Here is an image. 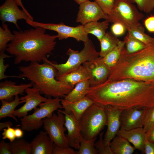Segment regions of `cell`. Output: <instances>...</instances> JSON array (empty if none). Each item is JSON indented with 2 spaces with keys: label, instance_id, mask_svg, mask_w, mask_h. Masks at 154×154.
Listing matches in <instances>:
<instances>
[{
  "label": "cell",
  "instance_id": "obj_2",
  "mask_svg": "<svg viewBox=\"0 0 154 154\" xmlns=\"http://www.w3.org/2000/svg\"><path fill=\"white\" fill-rule=\"evenodd\" d=\"M34 28L13 31L14 38L6 50L14 57L15 64L23 61L44 62L54 48L57 35L46 33V29L42 27Z\"/></svg>",
  "mask_w": 154,
  "mask_h": 154
},
{
  "label": "cell",
  "instance_id": "obj_17",
  "mask_svg": "<svg viewBox=\"0 0 154 154\" xmlns=\"http://www.w3.org/2000/svg\"><path fill=\"white\" fill-rule=\"evenodd\" d=\"M57 111L61 112L64 114V125L68 131L66 135L70 146L78 150L82 138L80 121L75 118L72 113L67 114L64 110L60 109L57 110Z\"/></svg>",
  "mask_w": 154,
  "mask_h": 154
},
{
  "label": "cell",
  "instance_id": "obj_14",
  "mask_svg": "<svg viewBox=\"0 0 154 154\" xmlns=\"http://www.w3.org/2000/svg\"><path fill=\"white\" fill-rule=\"evenodd\" d=\"M15 0H6L0 7V19L3 23L5 22L12 23L20 30L17 23L18 21L22 19L26 21L29 18L25 12L19 8Z\"/></svg>",
  "mask_w": 154,
  "mask_h": 154
},
{
  "label": "cell",
  "instance_id": "obj_5",
  "mask_svg": "<svg viewBox=\"0 0 154 154\" xmlns=\"http://www.w3.org/2000/svg\"><path fill=\"white\" fill-rule=\"evenodd\" d=\"M84 47L80 51L69 48L66 54L69 58L64 63L57 64L46 59V61L53 66L57 71L56 78H60L79 67L84 62L97 58L100 56L93 42L89 39L84 42Z\"/></svg>",
  "mask_w": 154,
  "mask_h": 154
},
{
  "label": "cell",
  "instance_id": "obj_31",
  "mask_svg": "<svg viewBox=\"0 0 154 154\" xmlns=\"http://www.w3.org/2000/svg\"><path fill=\"white\" fill-rule=\"evenodd\" d=\"M96 137L89 139H85L82 136L80 146L77 154H97V150L94 146Z\"/></svg>",
  "mask_w": 154,
  "mask_h": 154
},
{
  "label": "cell",
  "instance_id": "obj_32",
  "mask_svg": "<svg viewBox=\"0 0 154 154\" xmlns=\"http://www.w3.org/2000/svg\"><path fill=\"white\" fill-rule=\"evenodd\" d=\"M14 35L8 28L6 24L3 23L0 27V52L6 50L8 43L14 38Z\"/></svg>",
  "mask_w": 154,
  "mask_h": 154
},
{
  "label": "cell",
  "instance_id": "obj_6",
  "mask_svg": "<svg viewBox=\"0 0 154 154\" xmlns=\"http://www.w3.org/2000/svg\"><path fill=\"white\" fill-rule=\"evenodd\" d=\"M79 121L81 135L84 139L96 137L106 125L105 106L94 102L85 111Z\"/></svg>",
  "mask_w": 154,
  "mask_h": 154
},
{
  "label": "cell",
  "instance_id": "obj_47",
  "mask_svg": "<svg viewBox=\"0 0 154 154\" xmlns=\"http://www.w3.org/2000/svg\"><path fill=\"white\" fill-rule=\"evenodd\" d=\"M16 3L18 6H20L22 7V10L27 14L29 16V19L31 20H33V17L29 13L23 6L22 2L21 0H17Z\"/></svg>",
  "mask_w": 154,
  "mask_h": 154
},
{
  "label": "cell",
  "instance_id": "obj_19",
  "mask_svg": "<svg viewBox=\"0 0 154 154\" xmlns=\"http://www.w3.org/2000/svg\"><path fill=\"white\" fill-rule=\"evenodd\" d=\"M32 154H52L55 144L47 132L40 131L30 143Z\"/></svg>",
  "mask_w": 154,
  "mask_h": 154
},
{
  "label": "cell",
  "instance_id": "obj_37",
  "mask_svg": "<svg viewBox=\"0 0 154 154\" xmlns=\"http://www.w3.org/2000/svg\"><path fill=\"white\" fill-rule=\"evenodd\" d=\"M13 56L5 54L4 51L0 52V80L6 79L9 78H21L19 76H8L5 75V72L9 65L7 64H4V59L9 58Z\"/></svg>",
  "mask_w": 154,
  "mask_h": 154
},
{
  "label": "cell",
  "instance_id": "obj_21",
  "mask_svg": "<svg viewBox=\"0 0 154 154\" xmlns=\"http://www.w3.org/2000/svg\"><path fill=\"white\" fill-rule=\"evenodd\" d=\"M117 135L126 139L133 144L135 149H138L143 153L146 139L145 132L143 127L129 130L120 129Z\"/></svg>",
  "mask_w": 154,
  "mask_h": 154
},
{
  "label": "cell",
  "instance_id": "obj_49",
  "mask_svg": "<svg viewBox=\"0 0 154 154\" xmlns=\"http://www.w3.org/2000/svg\"><path fill=\"white\" fill-rule=\"evenodd\" d=\"M77 3L80 5V4L88 0H74Z\"/></svg>",
  "mask_w": 154,
  "mask_h": 154
},
{
  "label": "cell",
  "instance_id": "obj_29",
  "mask_svg": "<svg viewBox=\"0 0 154 154\" xmlns=\"http://www.w3.org/2000/svg\"><path fill=\"white\" fill-rule=\"evenodd\" d=\"M125 46L123 50L128 54L135 52L145 48L146 44L128 32L124 40Z\"/></svg>",
  "mask_w": 154,
  "mask_h": 154
},
{
  "label": "cell",
  "instance_id": "obj_8",
  "mask_svg": "<svg viewBox=\"0 0 154 154\" xmlns=\"http://www.w3.org/2000/svg\"><path fill=\"white\" fill-rule=\"evenodd\" d=\"M113 23L120 22L127 29L141 25L139 21L144 17L132 3L126 0H116L110 16Z\"/></svg>",
  "mask_w": 154,
  "mask_h": 154
},
{
  "label": "cell",
  "instance_id": "obj_39",
  "mask_svg": "<svg viewBox=\"0 0 154 154\" xmlns=\"http://www.w3.org/2000/svg\"><path fill=\"white\" fill-rule=\"evenodd\" d=\"M112 25L111 30L112 33L116 37L123 35L127 30L125 26L119 22H115Z\"/></svg>",
  "mask_w": 154,
  "mask_h": 154
},
{
  "label": "cell",
  "instance_id": "obj_15",
  "mask_svg": "<svg viewBox=\"0 0 154 154\" xmlns=\"http://www.w3.org/2000/svg\"><path fill=\"white\" fill-rule=\"evenodd\" d=\"M146 108L135 107L122 110L120 116V129L129 130L143 127Z\"/></svg>",
  "mask_w": 154,
  "mask_h": 154
},
{
  "label": "cell",
  "instance_id": "obj_9",
  "mask_svg": "<svg viewBox=\"0 0 154 154\" xmlns=\"http://www.w3.org/2000/svg\"><path fill=\"white\" fill-rule=\"evenodd\" d=\"M26 21L27 23L34 27H40L56 32L58 38L60 40L70 37L84 42L89 39L88 34L86 32L84 25H82L72 27L65 25L62 23L58 24L45 23L34 21L29 19Z\"/></svg>",
  "mask_w": 154,
  "mask_h": 154
},
{
  "label": "cell",
  "instance_id": "obj_12",
  "mask_svg": "<svg viewBox=\"0 0 154 154\" xmlns=\"http://www.w3.org/2000/svg\"><path fill=\"white\" fill-rule=\"evenodd\" d=\"M82 64L88 74L90 87L100 85L107 80L111 68L105 63L102 57L99 56Z\"/></svg>",
  "mask_w": 154,
  "mask_h": 154
},
{
  "label": "cell",
  "instance_id": "obj_27",
  "mask_svg": "<svg viewBox=\"0 0 154 154\" xmlns=\"http://www.w3.org/2000/svg\"><path fill=\"white\" fill-rule=\"evenodd\" d=\"M119 40L112 33L106 32L99 41L100 46V56L104 57L117 45Z\"/></svg>",
  "mask_w": 154,
  "mask_h": 154
},
{
  "label": "cell",
  "instance_id": "obj_41",
  "mask_svg": "<svg viewBox=\"0 0 154 154\" xmlns=\"http://www.w3.org/2000/svg\"><path fill=\"white\" fill-rule=\"evenodd\" d=\"M2 138L3 139H8L10 142H12L16 138L15 134V129L11 127H9L7 128H4L2 133Z\"/></svg>",
  "mask_w": 154,
  "mask_h": 154
},
{
  "label": "cell",
  "instance_id": "obj_25",
  "mask_svg": "<svg viewBox=\"0 0 154 154\" xmlns=\"http://www.w3.org/2000/svg\"><path fill=\"white\" fill-rule=\"evenodd\" d=\"M1 101V106L0 109V119L9 117L18 122L17 118L13 114L16 108L19 105L25 103V101L21 100L18 95L15 96L14 99L10 102L4 100Z\"/></svg>",
  "mask_w": 154,
  "mask_h": 154
},
{
  "label": "cell",
  "instance_id": "obj_7",
  "mask_svg": "<svg viewBox=\"0 0 154 154\" xmlns=\"http://www.w3.org/2000/svg\"><path fill=\"white\" fill-rule=\"evenodd\" d=\"M61 99L58 97L48 98L38 105L39 108L35 109L32 114L21 118V129L29 131L40 128L43 125V119L51 117L54 111L63 108Z\"/></svg>",
  "mask_w": 154,
  "mask_h": 154
},
{
  "label": "cell",
  "instance_id": "obj_42",
  "mask_svg": "<svg viewBox=\"0 0 154 154\" xmlns=\"http://www.w3.org/2000/svg\"><path fill=\"white\" fill-rule=\"evenodd\" d=\"M144 25L149 32L154 33V15L146 18L144 21Z\"/></svg>",
  "mask_w": 154,
  "mask_h": 154
},
{
  "label": "cell",
  "instance_id": "obj_48",
  "mask_svg": "<svg viewBox=\"0 0 154 154\" xmlns=\"http://www.w3.org/2000/svg\"><path fill=\"white\" fill-rule=\"evenodd\" d=\"M23 131L19 128L15 129V134L16 138H20L22 137L23 135Z\"/></svg>",
  "mask_w": 154,
  "mask_h": 154
},
{
  "label": "cell",
  "instance_id": "obj_10",
  "mask_svg": "<svg viewBox=\"0 0 154 154\" xmlns=\"http://www.w3.org/2000/svg\"><path fill=\"white\" fill-rule=\"evenodd\" d=\"M43 128L50 139L55 145L66 147L70 146L65 131V117L62 113H53L50 117L42 119Z\"/></svg>",
  "mask_w": 154,
  "mask_h": 154
},
{
  "label": "cell",
  "instance_id": "obj_11",
  "mask_svg": "<svg viewBox=\"0 0 154 154\" xmlns=\"http://www.w3.org/2000/svg\"><path fill=\"white\" fill-rule=\"evenodd\" d=\"M76 22L82 25L92 22L98 21L103 19L113 23L112 19L110 16L106 14L95 1L89 0L79 5Z\"/></svg>",
  "mask_w": 154,
  "mask_h": 154
},
{
  "label": "cell",
  "instance_id": "obj_16",
  "mask_svg": "<svg viewBox=\"0 0 154 154\" xmlns=\"http://www.w3.org/2000/svg\"><path fill=\"white\" fill-rule=\"evenodd\" d=\"M107 116V129L104 137V143L110 146V142L120 129V116L122 111L110 106H105Z\"/></svg>",
  "mask_w": 154,
  "mask_h": 154
},
{
  "label": "cell",
  "instance_id": "obj_34",
  "mask_svg": "<svg viewBox=\"0 0 154 154\" xmlns=\"http://www.w3.org/2000/svg\"><path fill=\"white\" fill-rule=\"evenodd\" d=\"M154 125V105L146 108L143 119V128L145 132Z\"/></svg>",
  "mask_w": 154,
  "mask_h": 154
},
{
  "label": "cell",
  "instance_id": "obj_1",
  "mask_svg": "<svg viewBox=\"0 0 154 154\" xmlns=\"http://www.w3.org/2000/svg\"><path fill=\"white\" fill-rule=\"evenodd\" d=\"M96 102L123 110L154 105V82L131 79L104 83L90 87L86 96Z\"/></svg>",
  "mask_w": 154,
  "mask_h": 154
},
{
  "label": "cell",
  "instance_id": "obj_45",
  "mask_svg": "<svg viewBox=\"0 0 154 154\" xmlns=\"http://www.w3.org/2000/svg\"><path fill=\"white\" fill-rule=\"evenodd\" d=\"M145 137L146 140L154 143V125L145 132Z\"/></svg>",
  "mask_w": 154,
  "mask_h": 154
},
{
  "label": "cell",
  "instance_id": "obj_35",
  "mask_svg": "<svg viewBox=\"0 0 154 154\" xmlns=\"http://www.w3.org/2000/svg\"><path fill=\"white\" fill-rule=\"evenodd\" d=\"M126 0L132 3H136L140 11L147 13L154 9V0Z\"/></svg>",
  "mask_w": 154,
  "mask_h": 154
},
{
  "label": "cell",
  "instance_id": "obj_50",
  "mask_svg": "<svg viewBox=\"0 0 154 154\" xmlns=\"http://www.w3.org/2000/svg\"><path fill=\"white\" fill-rule=\"evenodd\" d=\"M15 1H16V2L17 0H15Z\"/></svg>",
  "mask_w": 154,
  "mask_h": 154
},
{
  "label": "cell",
  "instance_id": "obj_24",
  "mask_svg": "<svg viewBox=\"0 0 154 154\" xmlns=\"http://www.w3.org/2000/svg\"><path fill=\"white\" fill-rule=\"evenodd\" d=\"M75 86L72 90L65 96V99L70 102H74L85 97L90 87L89 80L80 82Z\"/></svg>",
  "mask_w": 154,
  "mask_h": 154
},
{
  "label": "cell",
  "instance_id": "obj_40",
  "mask_svg": "<svg viewBox=\"0 0 154 154\" xmlns=\"http://www.w3.org/2000/svg\"><path fill=\"white\" fill-rule=\"evenodd\" d=\"M70 146L63 147L55 145L52 154H77L75 151Z\"/></svg>",
  "mask_w": 154,
  "mask_h": 154
},
{
  "label": "cell",
  "instance_id": "obj_23",
  "mask_svg": "<svg viewBox=\"0 0 154 154\" xmlns=\"http://www.w3.org/2000/svg\"><path fill=\"white\" fill-rule=\"evenodd\" d=\"M113 154H132L135 149L125 138L116 135L110 143Z\"/></svg>",
  "mask_w": 154,
  "mask_h": 154
},
{
  "label": "cell",
  "instance_id": "obj_30",
  "mask_svg": "<svg viewBox=\"0 0 154 154\" xmlns=\"http://www.w3.org/2000/svg\"><path fill=\"white\" fill-rule=\"evenodd\" d=\"M9 143L12 154H31L30 143L23 138H17Z\"/></svg>",
  "mask_w": 154,
  "mask_h": 154
},
{
  "label": "cell",
  "instance_id": "obj_36",
  "mask_svg": "<svg viewBox=\"0 0 154 154\" xmlns=\"http://www.w3.org/2000/svg\"><path fill=\"white\" fill-rule=\"evenodd\" d=\"M103 134V132L99 134L98 139L94 143L95 147L98 150V154H113L110 146H107L104 143Z\"/></svg>",
  "mask_w": 154,
  "mask_h": 154
},
{
  "label": "cell",
  "instance_id": "obj_3",
  "mask_svg": "<svg viewBox=\"0 0 154 154\" xmlns=\"http://www.w3.org/2000/svg\"><path fill=\"white\" fill-rule=\"evenodd\" d=\"M125 79L154 82V37L145 48L137 52L128 54L122 50L107 80Z\"/></svg>",
  "mask_w": 154,
  "mask_h": 154
},
{
  "label": "cell",
  "instance_id": "obj_43",
  "mask_svg": "<svg viewBox=\"0 0 154 154\" xmlns=\"http://www.w3.org/2000/svg\"><path fill=\"white\" fill-rule=\"evenodd\" d=\"M0 154H12L9 143H7L3 140H1L0 143Z\"/></svg>",
  "mask_w": 154,
  "mask_h": 154
},
{
  "label": "cell",
  "instance_id": "obj_46",
  "mask_svg": "<svg viewBox=\"0 0 154 154\" xmlns=\"http://www.w3.org/2000/svg\"><path fill=\"white\" fill-rule=\"evenodd\" d=\"M13 125V123L10 121H8L3 122L0 123V131L3 130L4 128L9 127H11Z\"/></svg>",
  "mask_w": 154,
  "mask_h": 154
},
{
  "label": "cell",
  "instance_id": "obj_28",
  "mask_svg": "<svg viewBox=\"0 0 154 154\" xmlns=\"http://www.w3.org/2000/svg\"><path fill=\"white\" fill-rule=\"evenodd\" d=\"M124 46V41L119 40L117 45L102 57L105 63L111 69L116 65L119 60Z\"/></svg>",
  "mask_w": 154,
  "mask_h": 154
},
{
  "label": "cell",
  "instance_id": "obj_33",
  "mask_svg": "<svg viewBox=\"0 0 154 154\" xmlns=\"http://www.w3.org/2000/svg\"><path fill=\"white\" fill-rule=\"evenodd\" d=\"M127 31L135 38L146 45L150 42L153 38L145 33L144 29L141 25L137 28L128 29Z\"/></svg>",
  "mask_w": 154,
  "mask_h": 154
},
{
  "label": "cell",
  "instance_id": "obj_26",
  "mask_svg": "<svg viewBox=\"0 0 154 154\" xmlns=\"http://www.w3.org/2000/svg\"><path fill=\"white\" fill-rule=\"evenodd\" d=\"M109 22L108 21L105 20L101 22H89L83 25L86 33L93 35L99 41L106 34Z\"/></svg>",
  "mask_w": 154,
  "mask_h": 154
},
{
  "label": "cell",
  "instance_id": "obj_13",
  "mask_svg": "<svg viewBox=\"0 0 154 154\" xmlns=\"http://www.w3.org/2000/svg\"><path fill=\"white\" fill-rule=\"evenodd\" d=\"M26 95L20 98L25 101V104L20 108L15 110L13 115L21 118L27 115L29 112L35 109L41 103L46 101L48 98L41 95L38 88L33 87L27 88L25 91Z\"/></svg>",
  "mask_w": 154,
  "mask_h": 154
},
{
  "label": "cell",
  "instance_id": "obj_18",
  "mask_svg": "<svg viewBox=\"0 0 154 154\" xmlns=\"http://www.w3.org/2000/svg\"><path fill=\"white\" fill-rule=\"evenodd\" d=\"M32 86L31 82L17 85L15 82L5 80L0 83V100L9 101L14 96L23 94L27 88Z\"/></svg>",
  "mask_w": 154,
  "mask_h": 154
},
{
  "label": "cell",
  "instance_id": "obj_20",
  "mask_svg": "<svg viewBox=\"0 0 154 154\" xmlns=\"http://www.w3.org/2000/svg\"><path fill=\"white\" fill-rule=\"evenodd\" d=\"M94 102L86 96L83 99L74 102L61 99V103L64 111L67 113H72L75 118L80 121L87 109Z\"/></svg>",
  "mask_w": 154,
  "mask_h": 154
},
{
  "label": "cell",
  "instance_id": "obj_38",
  "mask_svg": "<svg viewBox=\"0 0 154 154\" xmlns=\"http://www.w3.org/2000/svg\"><path fill=\"white\" fill-rule=\"evenodd\" d=\"M115 0H95V1L106 14L110 16Z\"/></svg>",
  "mask_w": 154,
  "mask_h": 154
},
{
  "label": "cell",
  "instance_id": "obj_22",
  "mask_svg": "<svg viewBox=\"0 0 154 154\" xmlns=\"http://www.w3.org/2000/svg\"><path fill=\"white\" fill-rule=\"evenodd\" d=\"M89 78L86 70L81 65L77 69L62 76L58 80L74 88L77 83Z\"/></svg>",
  "mask_w": 154,
  "mask_h": 154
},
{
  "label": "cell",
  "instance_id": "obj_4",
  "mask_svg": "<svg viewBox=\"0 0 154 154\" xmlns=\"http://www.w3.org/2000/svg\"><path fill=\"white\" fill-rule=\"evenodd\" d=\"M19 76L30 80L33 87L38 88L41 94L48 97L64 98L74 88L56 78L57 71L49 63L30 62L26 66L19 67Z\"/></svg>",
  "mask_w": 154,
  "mask_h": 154
},
{
  "label": "cell",
  "instance_id": "obj_44",
  "mask_svg": "<svg viewBox=\"0 0 154 154\" xmlns=\"http://www.w3.org/2000/svg\"><path fill=\"white\" fill-rule=\"evenodd\" d=\"M143 154H154V143L146 140L144 144Z\"/></svg>",
  "mask_w": 154,
  "mask_h": 154
}]
</instances>
